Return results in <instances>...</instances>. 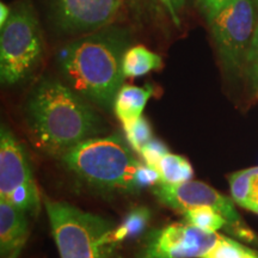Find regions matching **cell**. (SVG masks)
Returning <instances> with one entry per match:
<instances>
[{
	"label": "cell",
	"mask_w": 258,
	"mask_h": 258,
	"mask_svg": "<svg viewBox=\"0 0 258 258\" xmlns=\"http://www.w3.org/2000/svg\"><path fill=\"white\" fill-rule=\"evenodd\" d=\"M25 110L32 141L53 156L62 157L102 131L101 118L91 106L57 80L47 79L38 84Z\"/></svg>",
	"instance_id": "obj_1"
},
{
	"label": "cell",
	"mask_w": 258,
	"mask_h": 258,
	"mask_svg": "<svg viewBox=\"0 0 258 258\" xmlns=\"http://www.w3.org/2000/svg\"><path fill=\"white\" fill-rule=\"evenodd\" d=\"M127 46V34L111 29L69 43L57 59L72 90L109 109L123 83L122 62Z\"/></svg>",
	"instance_id": "obj_2"
},
{
	"label": "cell",
	"mask_w": 258,
	"mask_h": 258,
	"mask_svg": "<svg viewBox=\"0 0 258 258\" xmlns=\"http://www.w3.org/2000/svg\"><path fill=\"white\" fill-rule=\"evenodd\" d=\"M78 178L103 191L141 190L139 163L120 135L95 137L71 148L61 157Z\"/></svg>",
	"instance_id": "obj_3"
},
{
	"label": "cell",
	"mask_w": 258,
	"mask_h": 258,
	"mask_svg": "<svg viewBox=\"0 0 258 258\" xmlns=\"http://www.w3.org/2000/svg\"><path fill=\"white\" fill-rule=\"evenodd\" d=\"M44 206L61 258H120L112 222L66 202Z\"/></svg>",
	"instance_id": "obj_4"
},
{
	"label": "cell",
	"mask_w": 258,
	"mask_h": 258,
	"mask_svg": "<svg viewBox=\"0 0 258 258\" xmlns=\"http://www.w3.org/2000/svg\"><path fill=\"white\" fill-rule=\"evenodd\" d=\"M43 40L37 17L29 3L12 10L0 36V79L15 85L24 80L41 60Z\"/></svg>",
	"instance_id": "obj_5"
},
{
	"label": "cell",
	"mask_w": 258,
	"mask_h": 258,
	"mask_svg": "<svg viewBox=\"0 0 258 258\" xmlns=\"http://www.w3.org/2000/svg\"><path fill=\"white\" fill-rule=\"evenodd\" d=\"M0 199L31 217L41 211L40 194L24 147L4 124L0 129Z\"/></svg>",
	"instance_id": "obj_6"
},
{
	"label": "cell",
	"mask_w": 258,
	"mask_h": 258,
	"mask_svg": "<svg viewBox=\"0 0 258 258\" xmlns=\"http://www.w3.org/2000/svg\"><path fill=\"white\" fill-rule=\"evenodd\" d=\"M207 19L222 62L231 71L240 69L256 29L252 0H231Z\"/></svg>",
	"instance_id": "obj_7"
},
{
	"label": "cell",
	"mask_w": 258,
	"mask_h": 258,
	"mask_svg": "<svg viewBox=\"0 0 258 258\" xmlns=\"http://www.w3.org/2000/svg\"><path fill=\"white\" fill-rule=\"evenodd\" d=\"M153 192L161 203L178 211L185 212L195 207H211L220 213L227 221V226H230L238 237L246 240L253 239V233L244 226L233 202L205 183L198 180H188L178 184L158 183L153 188Z\"/></svg>",
	"instance_id": "obj_8"
},
{
	"label": "cell",
	"mask_w": 258,
	"mask_h": 258,
	"mask_svg": "<svg viewBox=\"0 0 258 258\" xmlns=\"http://www.w3.org/2000/svg\"><path fill=\"white\" fill-rule=\"evenodd\" d=\"M220 238L188 222L172 224L148 235L138 258H203Z\"/></svg>",
	"instance_id": "obj_9"
},
{
	"label": "cell",
	"mask_w": 258,
	"mask_h": 258,
	"mask_svg": "<svg viewBox=\"0 0 258 258\" xmlns=\"http://www.w3.org/2000/svg\"><path fill=\"white\" fill-rule=\"evenodd\" d=\"M120 8V0H51L55 24L66 32H88L104 27Z\"/></svg>",
	"instance_id": "obj_10"
},
{
	"label": "cell",
	"mask_w": 258,
	"mask_h": 258,
	"mask_svg": "<svg viewBox=\"0 0 258 258\" xmlns=\"http://www.w3.org/2000/svg\"><path fill=\"white\" fill-rule=\"evenodd\" d=\"M28 235L27 214L5 199H0V258H18Z\"/></svg>",
	"instance_id": "obj_11"
},
{
	"label": "cell",
	"mask_w": 258,
	"mask_h": 258,
	"mask_svg": "<svg viewBox=\"0 0 258 258\" xmlns=\"http://www.w3.org/2000/svg\"><path fill=\"white\" fill-rule=\"evenodd\" d=\"M152 95L153 88L151 85L122 86L114 103L115 114L122 124L133 123L134 121L139 120Z\"/></svg>",
	"instance_id": "obj_12"
},
{
	"label": "cell",
	"mask_w": 258,
	"mask_h": 258,
	"mask_svg": "<svg viewBox=\"0 0 258 258\" xmlns=\"http://www.w3.org/2000/svg\"><path fill=\"white\" fill-rule=\"evenodd\" d=\"M161 66H163V60L160 55L141 44L128 48L123 56V62H122L124 78H137V77L146 76L152 71L159 70Z\"/></svg>",
	"instance_id": "obj_13"
},
{
	"label": "cell",
	"mask_w": 258,
	"mask_h": 258,
	"mask_svg": "<svg viewBox=\"0 0 258 258\" xmlns=\"http://www.w3.org/2000/svg\"><path fill=\"white\" fill-rule=\"evenodd\" d=\"M154 169L160 177V183L165 184L188 182L194 175L192 167L184 157L170 152L158 161Z\"/></svg>",
	"instance_id": "obj_14"
},
{
	"label": "cell",
	"mask_w": 258,
	"mask_h": 258,
	"mask_svg": "<svg viewBox=\"0 0 258 258\" xmlns=\"http://www.w3.org/2000/svg\"><path fill=\"white\" fill-rule=\"evenodd\" d=\"M184 219L188 224L207 232H217L227 225L220 213L211 207L190 208L184 212Z\"/></svg>",
	"instance_id": "obj_15"
},
{
	"label": "cell",
	"mask_w": 258,
	"mask_h": 258,
	"mask_svg": "<svg viewBox=\"0 0 258 258\" xmlns=\"http://www.w3.org/2000/svg\"><path fill=\"white\" fill-rule=\"evenodd\" d=\"M148 219H150V212L147 208H137L133 209L127 218L124 219V221L122 222V225L118 228H116L115 231V240L117 243H120L121 240L125 239V238H133L137 237L145 230L146 227Z\"/></svg>",
	"instance_id": "obj_16"
},
{
	"label": "cell",
	"mask_w": 258,
	"mask_h": 258,
	"mask_svg": "<svg viewBox=\"0 0 258 258\" xmlns=\"http://www.w3.org/2000/svg\"><path fill=\"white\" fill-rule=\"evenodd\" d=\"M228 182L234 201L243 208H246L251 201V194H252V169L232 173L228 176Z\"/></svg>",
	"instance_id": "obj_17"
},
{
	"label": "cell",
	"mask_w": 258,
	"mask_h": 258,
	"mask_svg": "<svg viewBox=\"0 0 258 258\" xmlns=\"http://www.w3.org/2000/svg\"><path fill=\"white\" fill-rule=\"evenodd\" d=\"M123 129L132 150L138 153H140L145 145L153 139L151 125L144 117H140L133 123L123 125Z\"/></svg>",
	"instance_id": "obj_18"
},
{
	"label": "cell",
	"mask_w": 258,
	"mask_h": 258,
	"mask_svg": "<svg viewBox=\"0 0 258 258\" xmlns=\"http://www.w3.org/2000/svg\"><path fill=\"white\" fill-rule=\"evenodd\" d=\"M246 247L233 239L222 237L203 258H243Z\"/></svg>",
	"instance_id": "obj_19"
},
{
	"label": "cell",
	"mask_w": 258,
	"mask_h": 258,
	"mask_svg": "<svg viewBox=\"0 0 258 258\" xmlns=\"http://www.w3.org/2000/svg\"><path fill=\"white\" fill-rule=\"evenodd\" d=\"M167 153H169L167 147L160 140H157V139H152L150 143L145 145L140 152L141 157L144 159V163L147 164L148 166L153 167V169L156 167L158 161Z\"/></svg>",
	"instance_id": "obj_20"
},
{
	"label": "cell",
	"mask_w": 258,
	"mask_h": 258,
	"mask_svg": "<svg viewBox=\"0 0 258 258\" xmlns=\"http://www.w3.org/2000/svg\"><path fill=\"white\" fill-rule=\"evenodd\" d=\"M246 64L253 88L258 90V24L254 29L252 42H251L249 53H247Z\"/></svg>",
	"instance_id": "obj_21"
},
{
	"label": "cell",
	"mask_w": 258,
	"mask_h": 258,
	"mask_svg": "<svg viewBox=\"0 0 258 258\" xmlns=\"http://www.w3.org/2000/svg\"><path fill=\"white\" fill-rule=\"evenodd\" d=\"M230 2L231 0H198L200 8L205 12V15L207 16V18L217 14L219 10L224 8L225 5H227Z\"/></svg>",
	"instance_id": "obj_22"
},
{
	"label": "cell",
	"mask_w": 258,
	"mask_h": 258,
	"mask_svg": "<svg viewBox=\"0 0 258 258\" xmlns=\"http://www.w3.org/2000/svg\"><path fill=\"white\" fill-rule=\"evenodd\" d=\"M161 3H163L164 5L166 6L167 10H169V12L172 16L173 21L176 22L177 24H178V17H177V11L182 8L183 5H184L185 0H160Z\"/></svg>",
	"instance_id": "obj_23"
},
{
	"label": "cell",
	"mask_w": 258,
	"mask_h": 258,
	"mask_svg": "<svg viewBox=\"0 0 258 258\" xmlns=\"http://www.w3.org/2000/svg\"><path fill=\"white\" fill-rule=\"evenodd\" d=\"M0 12H2V16H0V25H2V28H3L5 25L6 22H8L10 14H11V12H10V9L4 4V3H2V4H0Z\"/></svg>",
	"instance_id": "obj_24"
},
{
	"label": "cell",
	"mask_w": 258,
	"mask_h": 258,
	"mask_svg": "<svg viewBox=\"0 0 258 258\" xmlns=\"http://www.w3.org/2000/svg\"><path fill=\"white\" fill-rule=\"evenodd\" d=\"M243 258H258V256L256 253L253 252V251H251L250 249H246V251H245V254Z\"/></svg>",
	"instance_id": "obj_25"
},
{
	"label": "cell",
	"mask_w": 258,
	"mask_h": 258,
	"mask_svg": "<svg viewBox=\"0 0 258 258\" xmlns=\"http://www.w3.org/2000/svg\"><path fill=\"white\" fill-rule=\"evenodd\" d=\"M246 209H249V211L258 214V203H251V205Z\"/></svg>",
	"instance_id": "obj_26"
}]
</instances>
